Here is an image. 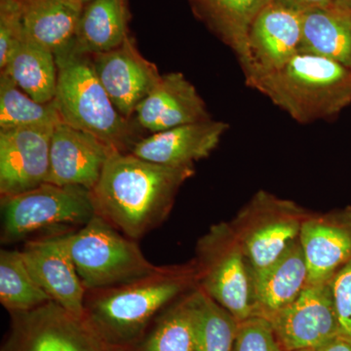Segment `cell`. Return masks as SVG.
Wrapping results in <instances>:
<instances>
[{
    "label": "cell",
    "instance_id": "e575fe53",
    "mask_svg": "<svg viewBox=\"0 0 351 351\" xmlns=\"http://www.w3.org/2000/svg\"><path fill=\"white\" fill-rule=\"evenodd\" d=\"M16 1L20 2V3L24 4L25 2L29 1V0H16Z\"/></svg>",
    "mask_w": 351,
    "mask_h": 351
},
{
    "label": "cell",
    "instance_id": "836d02e7",
    "mask_svg": "<svg viewBox=\"0 0 351 351\" xmlns=\"http://www.w3.org/2000/svg\"><path fill=\"white\" fill-rule=\"evenodd\" d=\"M337 5L346 9V10L350 11L351 13V0H338Z\"/></svg>",
    "mask_w": 351,
    "mask_h": 351
},
{
    "label": "cell",
    "instance_id": "6da1fadb",
    "mask_svg": "<svg viewBox=\"0 0 351 351\" xmlns=\"http://www.w3.org/2000/svg\"><path fill=\"white\" fill-rule=\"evenodd\" d=\"M193 174L195 167H169L113 152L90 191L95 215L137 241L168 218L178 191Z\"/></svg>",
    "mask_w": 351,
    "mask_h": 351
},
{
    "label": "cell",
    "instance_id": "d6a6232c",
    "mask_svg": "<svg viewBox=\"0 0 351 351\" xmlns=\"http://www.w3.org/2000/svg\"><path fill=\"white\" fill-rule=\"evenodd\" d=\"M315 351H351V343L343 337L338 336L330 339Z\"/></svg>",
    "mask_w": 351,
    "mask_h": 351
},
{
    "label": "cell",
    "instance_id": "f546056e",
    "mask_svg": "<svg viewBox=\"0 0 351 351\" xmlns=\"http://www.w3.org/2000/svg\"><path fill=\"white\" fill-rule=\"evenodd\" d=\"M24 39L23 4L16 0H0V69Z\"/></svg>",
    "mask_w": 351,
    "mask_h": 351
},
{
    "label": "cell",
    "instance_id": "603a6c76",
    "mask_svg": "<svg viewBox=\"0 0 351 351\" xmlns=\"http://www.w3.org/2000/svg\"><path fill=\"white\" fill-rule=\"evenodd\" d=\"M1 73L34 101H54L58 82L56 57L51 51L25 38L16 48Z\"/></svg>",
    "mask_w": 351,
    "mask_h": 351
},
{
    "label": "cell",
    "instance_id": "e0dca14e",
    "mask_svg": "<svg viewBox=\"0 0 351 351\" xmlns=\"http://www.w3.org/2000/svg\"><path fill=\"white\" fill-rule=\"evenodd\" d=\"M228 124L206 120L157 132L138 140L130 154L169 167H195L218 147Z\"/></svg>",
    "mask_w": 351,
    "mask_h": 351
},
{
    "label": "cell",
    "instance_id": "7c38bea8",
    "mask_svg": "<svg viewBox=\"0 0 351 351\" xmlns=\"http://www.w3.org/2000/svg\"><path fill=\"white\" fill-rule=\"evenodd\" d=\"M55 126L0 131V196L19 195L47 182Z\"/></svg>",
    "mask_w": 351,
    "mask_h": 351
},
{
    "label": "cell",
    "instance_id": "8d00e7d4",
    "mask_svg": "<svg viewBox=\"0 0 351 351\" xmlns=\"http://www.w3.org/2000/svg\"><path fill=\"white\" fill-rule=\"evenodd\" d=\"M297 351H315V350H297Z\"/></svg>",
    "mask_w": 351,
    "mask_h": 351
},
{
    "label": "cell",
    "instance_id": "d4e9b609",
    "mask_svg": "<svg viewBox=\"0 0 351 351\" xmlns=\"http://www.w3.org/2000/svg\"><path fill=\"white\" fill-rule=\"evenodd\" d=\"M208 20L232 48L242 66L248 60L252 25L272 0H196Z\"/></svg>",
    "mask_w": 351,
    "mask_h": 351
},
{
    "label": "cell",
    "instance_id": "ac0fdd59",
    "mask_svg": "<svg viewBox=\"0 0 351 351\" xmlns=\"http://www.w3.org/2000/svg\"><path fill=\"white\" fill-rule=\"evenodd\" d=\"M134 117L136 124L151 134L211 119L195 87L181 73L161 75Z\"/></svg>",
    "mask_w": 351,
    "mask_h": 351
},
{
    "label": "cell",
    "instance_id": "1f68e13d",
    "mask_svg": "<svg viewBox=\"0 0 351 351\" xmlns=\"http://www.w3.org/2000/svg\"><path fill=\"white\" fill-rule=\"evenodd\" d=\"M272 2L304 14L315 9L336 5L338 0H272Z\"/></svg>",
    "mask_w": 351,
    "mask_h": 351
},
{
    "label": "cell",
    "instance_id": "9a60e30c",
    "mask_svg": "<svg viewBox=\"0 0 351 351\" xmlns=\"http://www.w3.org/2000/svg\"><path fill=\"white\" fill-rule=\"evenodd\" d=\"M114 149L86 132L61 121L53 129L47 182L91 191Z\"/></svg>",
    "mask_w": 351,
    "mask_h": 351
},
{
    "label": "cell",
    "instance_id": "277c9868",
    "mask_svg": "<svg viewBox=\"0 0 351 351\" xmlns=\"http://www.w3.org/2000/svg\"><path fill=\"white\" fill-rule=\"evenodd\" d=\"M58 82L54 105L62 121L94 136L114 151L130 152L142 137L135 120L113 105L95 73L90 56L56 57Z\"/></svg>",
    "mask_w": 351,
    "mask_h": 351
},
{
    "label": "cell",
    "instance_id": "4fadbf2b",
    "mask_svg": "<svg viewBox=\"0 0 351 351\" xmlns=\"http://www.w3.org/2000/svg\"><path fill=\"white\" fill-rule=\"evenodd\" d=\"M90 57L113 105L131 119L141 101L160 80L156 64L142 56L130 38L115 49Z\"/></svg>",
    "mask_w": 351,
    "mask_h": 351
},
{
    "label": "cell",
    "instance_id": "7402d4cb",
    "mask_svg": "<svg viewBox=\"0 0 351 351\" xmlns=\"http://www.w3.org/2000/svg\"><path fill=\"white\" fill-rule=\"evenodd\" d=\"M299 52L332 60L351 69V13L338 5L302 14Z\"/></svg>",
    "mask_w": 351,
    "mask_h": 351
},
{
    "label": "cell",
    "instance_id": "8992f818",
    "mask_svg": "<svg viewBox=\"0 0 351 351\" xmlns=\"http://www.w3.org/2000/svg\"><path fill=\"white\" fill-rule=\"evenodd\" d=\"M0 205V241L5 245L34 239L43 232H75L95 215L90 191L50 182L19 195L1 196Z\"/></svg>",
    "mask_w": 351,
    "mask_h": 351
},
{
    "label": "cell",
    "instance_id": "30bf717a",
    "mask_svg": "<svg viewBox=\"0 0 351 351\" xmlns=\"http://www.w3.org/2000/svg\"><path fill=\"white\" fill-rule=\"evenodd\" d=\"M269 321L284 350H317L339 336L331 284H307L292 304Z\"/></svg>",
    "mask_w": 351,
    "mask_h": 351
},
{
    "label": "cell",
    "instance_id": "5b68a950",
    "mask_svg": "<svg viewBox=\"0 0 351 351\" xmlns=\"http://www.w3.org/2000/svg\"><path fill=\"white\" fill-rule=\"evenodd\" d=\"M64 243L87 291L114 287L156 274L162 267L145 257L135 240L101 217L64 235Z\"/></svg>",
    "mask_w": 351,
    "mask_h": 351
},
{
    "label": "cell",
    "instance_id": "8fae6325",
    "mask_svg": "<svg viewBox=\"0 0 351 351\" xmlns=\"http://www.w3.org/2000/svg\"><path fill=\"white\" fill-rule=\"evenodd\" d=\"M302 14L271 2L252 25L248 60L244 69L246 83L282 68L299 52Z\"/></svg>",
    "mask_w": 351,
    "mask_h": 351
},
{
    "label": "cell",
    "instance_id": "83f0119b",
    "mask_svg": "<svg viewBox=\"0 0 351 351\" xmlns=\"http://www.w3.org/2000/svg\"><path fill=\"white\" fill-rule=\"evenodd\" d=\"M239 322L230 311L196 289V351H232Z\"/></svg>",
    "mask_w": 351,
    "mask_h": 351
},
{
    "label": "cell",
    "instance_id": "52a82bcc",
    "mask_svg": "<svg viewBox=\"0 0 351 351\" xmlns=\"http://www.w3.org/2000/svg\"><path fill=\"white\" fill-rule=\"evenodd\" d=\"M197 286L242 321L254 316L253 269L230 221L212 226L197 242Z\"/></svg>",
    "mask_w": 351,
    "mask_h": 351
},
{
    "label": "cell",
    "instance_id": "2e32d148",
    "mask_svg": "<svg viewBox=\"0 0 351 351\" xmlns=\"http://www.w3.org/2000/svg\"><path fill=\"white\" fill-rule=\"evenodd\" d=\"M308 282H330L351 260V206L327 213L309 212L300 234Z\"/></svg>",
    "mask_w": 351,
    "mask_h": 351
},
{
    "label": "cell",
    "instance_id": "4dcf8cb0",
    "mask_svg": "<svg viewBox=\"0 0 351 351\" xmlns=\"http://www.w3.org/2000/svg\"><path fill=\"white\" fill-rule=\"evenodd\" d=\"M330 284L338 317L339 336L351 343V260L335 274Z\"/></svg>",
    "mask_w": 351,
    "mask_h": 351
},
{
    "label": "cell",
    "instance_id": "cb8c5ba5",
    "mask_svg": "<svg viewBox=\"0 0 351 351\" xmlns=\"http://www.w3.org/2000/svg\"><path fill=\"white\" fill-rule=\"evenodd\" d=\"M196 289L167 307L125 351H196Z\"/></svg>",
    "mask_w": 351,
    "mask_h": 351
},
{
    "label": "cell",
    "instance_id": "f1b7e54d",
    "mask_svg": "<svg viewBox=\"0 0 351 351\" xmlns=\"http://www.w3.org/2000/svg\"><path fill=\"white\" fill-rule=\"evenodd\" d=\"M232 351H285L269 320L251 316L239 321Z\"/></svg>",
    "mask_w": 351,
    "mask_h": 351
},
{
    "label": "cell",
    "instance_id": "d590c367",
    "mask_svg": "<svg viewBox=\"0 0 351 351\" xmlns=\"http://www.w3.org/2000/svg\"><path fill=\"white\" fill-rule=\"evenodd\" d=\"M80 2H82V4H86L88 2L91 1V0H80Z\"/></svg>",
    "mask_w": 351,
    "mask_h": 351
},
{
    "label": "cell",
    "instance_id": "3957f363",
    "mask_svg": "<svg viewBox=\"0 0 351 351\" xmlns=\"http://www.w3.org/2000/svg\"><path fill=\"white\" fill-rule=\"evenodd\" d=\"M300 123L339 114L351 104V69L298 52L282 68L247 82Z\"/></svg>",
    "mask_w": 351,
    "mask_h": 351
},
{
    "label": "cell",
    "instance_id": "ba28073f",
    "mask_svg": "<svg viewBox=\"0 0 351 351\" xmlns=\"http://www.w3.org/2000/svg\"><path fill=\"white\" fill-rule=\"evenodd\" d=\"M309 211L269 191H260L230 221L253 271L269 267L300 239Z\"/></svg>",
    "mask_w": 351,
    "mask_h": 351
},
{
    "label": "cell",
    "instance_id": "5bb4252c",
    "mask_svg": "<svg viewBox=\"0 0 351 351\" xmlns=\"http://www.w3.org/2000/svg\"><path fill=\"white\" fill-rule=\"evenodd\" d=\"M64 234L27 240L21 251L34 280L51 300L69 313L83 317L87 290L66 249Z\"/></svg>",
    "mask_w": 351,
    "mask_h": 351
},
{
    "label": "cell",
    "instance_id": "44dd1931",
    "mask_svg": "<svg viewBox=\"0 0 351 351\" xmlns=\"http://www.w3.org/2000/svg\"><path fill=\"white\" fill-rule=\"evenodd\" d=\"M83 6L80 0H29L23 4L25 38L54 53L71 48Z\"/></svg>",
    "mask_w": 351,
    "mask_h": 351
},
{
    "label": "cell",
    "instance_id": "7a4b0ae2",
    "mask_svg": "<svg viewBox=\"0 0 351 351\" xmlns=\"http://www.w3.org/2000/svg\"><path fill=\"white\" fill-rule=\"evenodd\" d=\"M195 287L193 261L165 265L134 282L87 291L83 318L108 345L125 351L167 307Z\"/></svg>",
    "mask_w": 351,
    "mask_h": 351
},
{
    "label": "cell",
    "instance_id": "4316f807",
    "mask_svg": "<svg viewBox=\"0 0 351 351\" xmlns=\"http://www.w3.org/2000/svg\"><path fill=\"white\" fill-rule=\"evenodd\" d=\"M62 119L54 101L40 104L0 73V131L55 126Z\"/></svg>",
    "mask_w": 351,
    "mask_h": 351
},
{
    "label": "cell",
    "instance_id": "9c48e42d",
    "mask_svg": "<svg viewBox=\"0 0 351 351\" xmlns=\"http://www.w3.org/2000/svg\"><path fill=\"white\" fill-rule=\"evenodd\" d=\"M10 314L1 351H119L108 345L84 318L55 302Z\"/></svg>",
    "mask_w": 351,
    "mask_h": 351
},
{
    "label": "cell",
    "instance_id": "484cf974",
    "mask_svg": "<svg viewBox=\"0 0 351 351\" xmlns=\"http://www.w3.org/2000/svg\"><path fill=\"white\" fill-rule=\"evenodd\" d=\"M52 301L32 277L22 251L0 252V302L10 313H25Z\"/></svg>",
    "mask_w": 351,
    "mask_h": 351
},
{
    "label": "cell",
    "instance_id": "d6986e66",
    "mask_svg": "<svg viewBox=\"0 0 351 351\" xmlns=\"http://www.w3.org/2000/svg\"><path fill=\"white\" fill-rule=\"evenodd\" d=\"M308 270L298 239L265 269L253 271L254 316L269 320L299 297Z\"/></svg>",
    "mask_w": 351,
    "mask_h": 351
},
{
    "label": "cell",
    "instance_id": "ffe728a7",
    "mask_svg": "<svg viewBox=\"0 0 351 351\" xmlns=\"http://www.w3.org/2000/svg\"><path fill=\"white\" fill-rule=\"evenodd\" d=\"M129 17L127 0H91L83 6L75 39L64 54L94 56L119 47L129 38Z\"/></svg>",
    "mask_w": 351,
    "mask_h": 351
}]
</instances>
